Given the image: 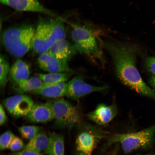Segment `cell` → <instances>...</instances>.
Returning <instances> with one entry per match:
<instances>
[{
	"label": "cell",
	"instance_id": "obj_1",
	"mask_svg": "<svg viewBox=\"0 0 155 155\" xmlns=\"http://www.w3.org/2000/svg\"><path fill=\"white\" fill-rule=\"evenodd\" d=\"M103 45L111 56L120 81L138 93L155 99V90L144 82L136 68L137 46L113 41L106 42Z\"/></svg>",
	"mask_w": 155,
	"mask_h": 155
},
{
	"label": "cell",
	"instance_id": "obj_2",
	"mask_svg": "<svg viewBox=\"0 0 155 155\" xmlns=\"http://www.w3.org/2000/svg\"><path fill=\"white\" fill-rule=\"evenodd\" d=\"M35 30L34 27L29 24L8 28L2 34V43L11 55L16 57H21L32 48Z\"/></svg>",
	"mask_w": 155,
	"mask_h": 155
},
{
	"label": "cell",
	"instance_id": "obj_3",
	"mask_svg": "<svg viewBox=\"0 0 155 155\" xmlns=\"http://www.w3.org/2000/svg\"><path fill=\"white\" fill-rule=\"evenodd\" d=\"M71 28V37L78 52L92 58H102V51L95 33L97 29L89 25H82L67 21Z\"/></svg>",
	"mask_w": 155,
	"mask_h": 155
},
{
	"label": "cell",
	"instance_id": "obj_4",
	"mask_svg": "<svg viewBox=\"0 0 155 155\" xmlns=\"http://www.w3.org/2000/svg\"><path fill=\"white\" fill-rule=\"evenodd\" d=\"M155 133V125L142 131L127 133H116L109 137L108 144L119 143L126 153L140 148L150 147L153 144Z\"/></svg>",
	"mask_w": 155,
	"mask_h": 155
},
{
	"label": "cell",
	"instance_id": "obj_5",
	"mask_svg": "<svg viewBox=\"0 0 155 155\" xmlns=\"http://www.w3.org/2000/svg\"><path fill=\"white\" fill-rule=\"evenodd\" d=\"M77 127L75 144L78 155H91L98 143L109 134L98 125L82 121Z\"/></svg>",
	"mask_w": 155,
	"mask_h": 155
},
{
	"label": "cell",
	"instance_id": "obj_6",
	"mask_svg": "<svg viewBox=\"0 0 155 155\" xmlns=\"http://www.w3.org/2000/svg\"><path fill=\"white\" fill-rule=\"evenodd\" d=\"M55 126L70 131L82 121L79 108L67 101L56 99L51 101Z\"/></svg>",
	"mask_w": 155,
	"mask_h": 155
},
{
	"label": "cell",
	"instance_id": "obj_7",
	"mask_svg": "<svg viewBox=\"0 0 155 155\" xmlns=\"http://www.w3.org/2000/svg\"><path fill=\"white\" fill-rule=\"evenodd\" d=\"M3 104L8 113L16 117L26 116L34 104L30 96L23 94L7 98L3 100Z\"/></svg>",
	"mask_w": 155,
	"mask_h": 155
},
{
	"label": "cell",
	"instance_id": "obj_8",
	"mask_svg": "<svg viewBox=\"0 0 155 155\" xmlns=\"http://www.w3.org/2000/svg\"><path fill=\"white\" fill-rule=\"evenodd\" d=\"M108 88L106 85L95 86L85 82L81 76L74 77L68 83L66 96L69 98L77 100L91 93L101 92Z\"/></svg>",
	"mask_w": 155,
	"mask_h": 155
},
{
	"label": "cell",
	"instance_id": "obj_9",
	"mask_svg": "<svg viewBox=\"0 0 155 155\" xmlns=\"http://www.w3.org/2000/svg\"><path fill=\"white\" fill-rule=\"evenodd\" d=\"M49 35L48 18H39L32 38V48L40 55L49 50L48 42Z\"/></svg>",
	"mask_w": 155,
	"mask_h": 155
},
{
	"label": "cell",
	"instance_id": "obj_10",
	"mask_svg": "<svg viewBox=\"0 0 155 155\" xmlns=\"http://www.w3.org/2000/svg\"><path fill=\"white\" fill-rule=\"evenodd\" d=\"M38 61L40 67L50 73L75 72L69 67L68 61L58 59L48 52L40 55Z\"/></svg>",
	"mask_w": 155,
	"mask_h": 155
},
{
	"label": "cell",
	"instance_id": "obj_11",
	"mask_svg": "<svg viewBox=\"0 0 155 155\" xmlns=\"http://www.w3.org/2000/svg\"><path fill=\"white\" fill-rule=\"evenodd\" d=\"M117 109L113 102L110 105L104 103L98 104L95 108L87 115L88 118L98 125H106L116 116Z\"/></svg>",
	"mask_w": 155,
	"mask_h": 155
},
{
	"label": "cell",
	"instance_id": "obj_12",
	"mask_svg": "<svg viewBox=\"0 0 155 155\" xmlns=\"http://www.w3.org/2000/svg\"><path fill=\"white\" fill-rule=\"evenodd\" d=\"M26 117L28 121L35 123H46L53 120L51 101L34 103Z\"/></svg>",
	"mask_w": 155,
	"mask_h": 155
},
{
	"label": "cell",
	"instance_id": "obj_13",
	"mask_svg": "<svg viewBox=\"0 0 155 155\" xmlns=\"http://www.w3.org/2000/svg\"><path fill=\"white\" fill-rule=\"evenodd\" d=\"M2 4L19 11L38 12L53 17L55 15L42 6L38 0H0Z\"/></svg>",
	"mask_w": 155,
	"mask_h": 155
},
{
	"label": "cell",
	"instance_id": "obj_14",
	"mask_svg": "<svg viewBox=\"0 0 155 155\" xmlns=\"http://www.w3.org/2000/svg\"><path fill=\"white\" fill-rule=\"evenodd\" d=\"M71 15L66 17H59L48 18L49 35L48 42L49 50L56 42L65 39L66 37L64 23L66 19Z\"/></svg>",
	"mask_w": 155,
	"mask_h": 155
},
{
	"label": "cell",
	"instance_id": "obj_15",
	"mask_svg": "<svg viewBox=\"0 0 155 155\" xmlns=\"http://www.w3.org/2000/svg\"><path fill=\"white\" fill-rule=\"evenodd\" d=\"M48 52L58 59L67 61L78 52L74 44L65 39L55 43Z\"/></svg>",
	"mask_w": 155,
	"mask_h": 155
},
{
	"label": "cell",
	"instance_id": "obj_16",
	"mask_svg": "<svg viewBox=\"0 0 155 155\" xmlns=\"http://www.w3.org/2000/svg\"><path fill=\"white\" fill-rule=\"evenodd\" d=\"M67 86L68 83L66 82L56 84H46L43 83L40 88L30 92L48 98H60L66 95Z\"/></svg>",
	"mask_w": 155,
	"mask_h": 155
},
{
	"label": "cell",
	"instance_id": "obj_17",
	"mask_svg": "<svg viewBox=\"0 0 155 155\" xmlns=\"http://www.w3.org/2000/svg\"><path fill=\"white\" fill-rule=\"evenodd\" d=\"M49 142L44 152L46 155H64V141L61 134L50 132Z\"/></svg>",
	"mask_w": 155,
	"mask_h": 155
},
{
	"label": "cell",
	"instance_id": "obj_18",
	"mask_svg": "<svg viewBox=\"0 0 155 155\" xmlns=\"http://www.w3.org/2000/svg\"><path fill=\"white\" fill-rule=\"evenodd\" d=\"M10 75L14 84L29 78L30 72L28 65L24 61L18 59L10 69Z\"/></svg>",
	"mask_w": 155,
	"mask_h": 155
},
{
	"label": "cell",
	"instance_id": "obj_19",
	"mask_svg": "<svg viewBox=\"0 0 155 155\" xmlns=\"http://www.w3.org/2000/svg\"><path fill=\"white\" fill-rule=\"evenodd\" d=\"M48 142V135L44 132L41 131L29 140L24 149L40 153L45 151Z\"/></svg>",
	"mask_w": 155,
	"mask_h": 155
},
{
	"label": "cell",
	"instance_id": "obj_20",
	"mask_svg": "<svg viewBox=\"0 0 155 155\" xmlns=\"http://www.w3.org/2000/svg\"><path fill=\"white\" fill-rule=\"evenodd\" d=\"M43 84V82L38 77H32L14 84L13 87L16 92L23 94L39 88Z\"/></svg>",
	"mask_w": 155,
	"mask_h": 155
},
{
	"label": "cell",
	"instance_id": "obj_21",
	"mask_svg": "<svg viewBox=\"0 0 155 155\" xmlns=\"http://www.w3.org/2000/svg\"><path fill=\"white\" fill-rule=\"evenodd\" d=\"M72 73H55L48 74L39 73L38 77L46 84H56L66 82Z\"/></svg>",
	"mask_w": 155,
	"mask_h": 155
},
{
	"label": "cell",
	"instance_id": "obj_22",
	"mask_svg": "<svg viewBox=\"0 0 155 155\" xmlns=\"http://www.w3.org/2000/svg\"><path fill=\"white\" fill-rule=\"evenodd\" d=\"M9 63L5 57L2 55L0 57V86L3 90L7 82V76L10 71Z\"/></svg>",
	"mask_w": 155,
	"mask_h": 155
},
{
	"label": "cell",
	"instance_id": "obj_23",
	"mask_svg": "<svg viewBox=\"0 0 155 155\" xmlns=\"http://www.w3.org/2000/svg\"><path fill=\"white\" fill-rule=\"evenodd\" d=\"M42 127L35 125H27L19 127L18 130L25 139L30 140L41 131Z\"/></svg>",
	"mask_w": 155,
	"mask_h": 155
},
{
	"label": "cell",
	"instance_id": "obj_24",
	"mask_svg": "<svg viewBox=\"0 0 155 155\" xmlns=\"http://www.w3.org/2000/svg\"><path fill=\"white\" fill-rule=\"evenodd\" d=\"M16 136L10 131L8 130L2 133L0 137V149L3 150L9 149L12 141Z\"/></svg>",
	"mask_w": 155,
	"mask_h": 155
},
{
	"label": "cell",
	"instance_id": "obj_25",
	"mask_svg": "<svg viewBox=\"0 0 155 155\" xmlns=\"http://www.w3.org/2000/svg\"><path fill=\"white\" fill-rule=\"evenodd\" d=\"M25 146L22 141L20 138L16 136L11 142L9 149L11 151L16 152L24 149Z\"/></svg>",
	"mask_w": 155,
	"mask_h": 155
},
{
	"label": "cell",
	"instance_id": "obj_26",
	"mask_svg": "<svg viewBox=\"0 0 155 155\" xmlns=\"http://www.w3.org/2000/svg\"><path fill=\"white\" fill-rule=\"evenodd\" d=\"M145 64L148 70L155 76V57H150L147 58Z\"/></svg>",
	"mask_w": 155,
	"mask_h": 155
},
{
	"label": "cell",
	"instance_id": "obj_27",
	"mask_svg": "<svg viewBox=\"0 0 155 155\" xmlns=\"http://www.w3.org/2000/svg\"><path fill=\"white\" fill-rule=\"evenodd\" d=\"M10 155H44L41 153H37L30 151L23 150L11 154Z\"/></svg>",
	"mask_w": 155,
	"mask_h": 155
},
{
	"label": "cell",
	"instance_id": "obj_28",
	"mask_svg": "<svg viewBox=\"0 0 155 155\" xmlns=\"http://www.w3.org/2000/svg\"><path fill=\"white\" fill-rule=\"evenodd\" d=\"M7 117L3 105H0V125H1L4 124L7 121Z\"/></svg>",
	"mask_w": 155,
	"mask_h": 155
},
{
	"label": "cell",
	"instance_id": "obj_29",
	"mask_svg": "<svg viewBox=\"0 0 155 155\" xmlns=\"http://www.w3.org/2000/svg\"><path fill=\"white\" fill-rule=\"evenodd\" d=\"M149 81L150 85L155 90V76L154 75L150 76Z\"/></svg>",
	"mask_w": 155,
	"mask_h": 155
},
{
	"label": "cell",
	"instance_id": "obj_30",
	"mask_svg": "<svg viewBox=\"0 0 155 155\" xmlns=\"http://www.w3.org/2000/svg\"><path fill=\"white\" fill-rule=\"evenodd\" d=\"M118 147H116L113 151L111 155H117L118 152Z\"/></svg>",
	"mask_w": 155,
	"mask_h": 155
}]
</instances>
